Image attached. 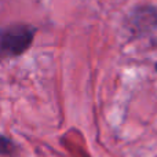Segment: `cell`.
Listing matches in <instances>:
<instances>
[{"label":"cell","mask_w":157,"mask_h":157,"mask_svg":"<svg viewBox=\"0 0 157 157\" xmlns=\"http://www.w3.org/2000/svg\"><path fill=\"white\" fill-rule=\"evenodd\" d=\"M36 28L26 24H14L0 29V61L22 55L32 46Z\"/></svg>","instance_id":"obj_1"},{"label":"cell","mask_w":157,"mask_h":157,"mask_svg":"<svg viewBox=\"0 0 157 157\" xmlns=\"http://www.w3.org/2000/svg\"><path fill=\"white\" fill-rule=\"evenodd\" d=\"M155 68H156V72H157V62H156V65H155Z\"/></svg>","instance_id":"obj_4"},{"label":"cell","mask_w":157,"mask_h":157,"mask_svg":"<svg viewBox=\"0 0 157 157\" xmlns=\"http://www.w3.org/2000/svg\"><path fill=\"white\" fill-rule=\"evenodd\" d=\"M130 26L136 35H146L157 28V8L153 6H138L130 14Z\"/></svg>","instance_id":"obj_2"},{"label":"cell","mask_w":157,"mask_h":157,"mask_svg":"<svg viewBox=\"0 0 157 157\" xmlns=\"http://www.w3.org/2000/svg\"><path fill=\"white\" fill-rule=\"evenodd\" d=\"M17 153V145L10 138L0 135V155L2 156H14Z\"/></svg>","instance_id":"obj_3"}]
</instances>
